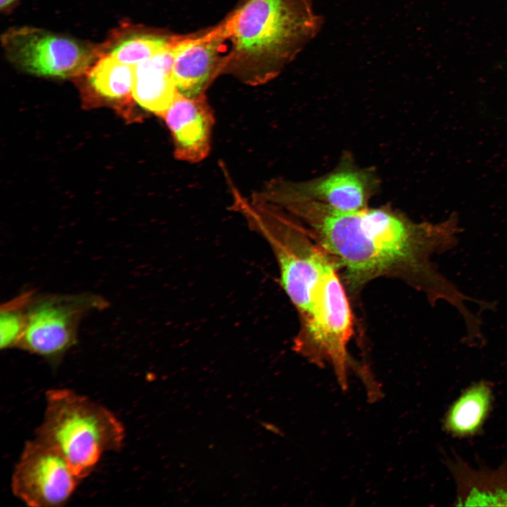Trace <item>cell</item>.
I'll list each match as a JSON object with an SVG mask.
<instances>
[{
	"label": "cell",
	"mask_w": 507,
	"mask_h": 507,
	"mask_svg": "<svg viewBox=\"0 0 507 507\" xmlns=\"http://www.w3.org/2000/svg\"><path fill=\"white\" fill-rule=\"evenodd\" d=\"M6 58L35 75L79 77L101 55L100 46L44 29L20 27L1 36Z\"/></svg>",
	"instance_id": "6"
},
{
	"label": "cell",
	"mask_w": 507,
	"mask_h": 507,
	"mask_svg": "<svg viewBox=\"0 0 507 507\" xmlns=\"http://www.w3.org/2000/svg\"><path fill=\"white\" fill-rule=\"evenodd\" d=\"M492 389L480 381L466 389L449 408L444 421L451 434L465 437L475 434L483 425L490 410Z\"/></svg>",
	"instance_id": "16"
},
{
	"label": "cell",
	"mask_w": 507,
	"mask_h": 507,
	"mask_svg": "<svg viewBox=\"0 0 507 507\" xmlns=\"http://www.w3.org/2000/svg\"><path fill=\"white\" fill-rule=\"evenodd\" d=\"M294 215L343 270L351 294L377 278H396L423 293L431 304L449 303L465 324L477 320L471 305L481 301L461 292L431 261L434 254L457 244L456 214L439 223H419L389 208L344 212L308 201L296 206Z\"/></svg>",
	"instance_id": "1"
},
{
	"label": "cell",
	"mask_w": 507,
	"mask_h": 507,
	"mask_svg": "<svg viewBox=\"0 0 507 507\" xmlns=\"http://www.w3.org/2000/svg\"><path fill=\"white\" fill-rule=\"evenodd\" d=\"M377 184L371 171L347 164L324 176L303 182L270 180L251 198L277 206L296 201H312L334 210L351 212L367 208Z\"/></svg>",
	"instance_id": "7"
},
{
	"label": "cell",
	"mask_w": 507,
	"mask_h": 507,
	"mask_svg": "<svg viewBox=\"0 0 507 507\" xmlns=\"http://www.w3.org/2000/svg\"><path fill=\"white\" fill-rule=\"evenodd\" d=\"M125 434L123 424L107 408L70 389L46 392L44 416L36 438L59 451L80 480L104 452L120 449Z\"/></svg>",
	"instance_id": "4"
},
{
	"label": "cell",
	"mask_w": 507,
	"mask_h": 507,
	"mask_svg": "<svg viewBox=\"0 0 507 507\" xmlns=\"http://www.w3.org/2000/svg\"><path fill=\"white\" fill-rule=\"evenodd\" d=\"M18 0H0V7L2 11L10 8Z\"/></svg>",
	"instance_id": "18"
},
{
	"label": "cell",
	"mask_w": 507,
	"mask_h": 507,
	"mask_svg": "<svg viewBox=\"0 0 507 507\" xmlns=\"http://www.w3.org/2000/svg\"><path fill=\"white\" fill-rule=\"evenodd\" d=\"M106 304L101 298L90 294L31 299L18 346L47 358L61 356L75 343L81 318Z\"/></svg>",
	"instance_id": "8"
},
{
	"label": "cell",
	"mask_w": 507,
	"mask_h": 507,
	"mask_svg": "<svg viewBox=\"0 0 507 507\" xmlns=\"http://www.w3.org/2000/svg\"><path fill=\"white\" fill-rule=\"evenodd\" d=\"M80 481L59 451L36 438L23 448L11 489L27 506L56 507L68 501Z\"/></svg>",
	"instance_id": "9"
},
{
	"label": "cell",
	"mask_w": 507,
	"mask_h": 507,
	"mask_svg": "<svg viewBox=\"0 0 507 507\" xmlns=\"http://www.w3.org/2000/svg\"><path fill=\"white\" fill-rule=\"evenodd\" d=\"M229 187L231 209L241 214L268 243L279 267L282 287L299 318L303 317L325 273L335 262L308 228L293 220L284 210L244 196L232 182Z\"/></svg>",
	"instance_id": "3"
},
{
	"label": "cell",
	"mask_w": 507,
	"mask_h": 507,
	"mask_svg": "<svg viewBox=\"0 0 507 507\" xmlns=\"http://www.w3.org/2000/svg\"><path fill=\"white\" fill-rule=\"evenodd\" d=\"M161 118L170 131L177 160L196 163L208 157L215 114L205 93L189 97L177 92Z\"/></svg>",
	"instance_id": "11"
},
{
	"label": "cell",
	"mask_w": 507,
	"mask_h": 507,
	"mask_svg": "<svg viewBox=\"0 0 507 507\" xmlns=\"http://www.w3.org/2000/svg\"><path fill=\"white\" fill-rule=\"evenodd\" d=\"M26 293L3 305L0 314L1 349L18 346L26 323V308L31 300Z\"/></svg>",
	"instance_id": "17"
},
{
	"label": "cell",
	"mask_w": 507,
	"mask_h": 507,
	"mask_svg": "<svg viewBox=\"0 0 507 507\" xmlns=\"http://www.w3.org/2000/svg\"><path fill=\"white\" fill-rule=\"evenodd\" d=\"M79 77L85 99L120 108L130 107L134 99V66L101 54Z\"/></svg>",
	"instance_id": "14"
},
{
	"label": "cell",
	"mask_w": 507,
	"mask_h": 507,
	"mask_svg": "<svg viewBox=\"0 0 507 507\" xmlns=\"http://www.w3.org/2000/svg\"><path fill=\"white\" fill-rule=\"evenodd\" d=\"M225 23L196 36L180 37L175 45L173 80L179 93L189 97L204 94L224 73L228 51Z\"/></svg>",
	"instance_id": "10"
},
{
	"label": "cell",
	"mask_w": 507,
	"mask_h": 507,
	"mask_svg": "<svg viewBox=\"0 0 507 507\" xmlns=\"http://www.w3.org/2000/svg\"><path fill=\"white\" fill-rule=\"evenodd\" d=\"M178 37L124 23L112 30L105 42L100 46V51L101 54L134 66L170 47Z\"/></svg>",
	"instance_id": "15"
},
{
	"label": "cell",
	"mask_w": 507,
	"mask_h": 507,
	"mask_svg": "<svg viewBox=\"0 0 507 507\" xmlns=\"http://www.w3.org/2000/svg\"><path fill=\"white\" fill-rule=\"evenodd\" d=\"M134 65L133 97L142 108L160 117L169 108L177 90L173 80L175 45Z\"/></svg>",
	"instance_id": "12"
},
{
	"label": "cell",
	"mask_w": 507,
	"mask_h": 507,
	"mask_svg": "<svg viewBox=\"0 0 507 507\" xmlns=\"http://www.w3.org/2000/svg\"><path fill=\"white\" fill-rule=\"evenodd\" d=\"M299 320L294 349L318 366L330 363L341 388L347 389L348 369L353 362L347 352L353 315L336 265L325 273L308 311Z\"/></svg>",
	"instance_id": "5"
},
{
	"label": "cell",
	"mask_w": 507,
	"mask_h": 507,
	"mask_svg": "<svg viewBox=\"0 0 507 507\" xmlns=\"http://www.w3.org/2000/svg\"><path fill=\"white\" fill-rule=\"evenodd\" d=\"M447 465L456 484V505L507 506V458L495 470L473 469L457 457Z\"/></svg>",
	"instance_id": "13"
},
{
	"label": "cell",
	"mask_w": 507,
	"mask_h": 507,
	"mask_svg": "<svg viewBox=\"0 0 507 507\" xmlns=\"http://www.w3.org/2000/svg\"><path fill=\"white\" fill-rule=\"evenodd\" d=\"M224 23L230 43L224 73L256 86L276 77L323 20L311 0H242Z\"/></svg>",
	"instance_id": "2"
}]
</instances>
